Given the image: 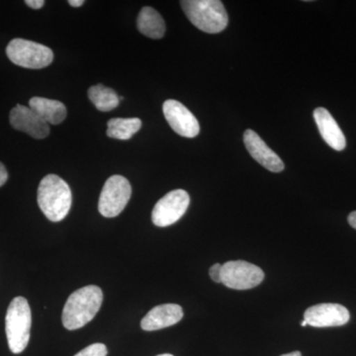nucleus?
Returning <instances> with one entry per match:
<instances>
[{"label": "nucleus", "instance_id": "obj_1", "mask_svg": "<svg viewBox=\"0 0 356 356\" xmlns=\"http://www.w3.org/2000/svg\"><path fill=\"white\" fill-rule=\"evenodd\" d=\"M102 302V290L95 285L76 290L67 298L63 310V325L69 331L81 329L95 317Z\"/></svg>", "mask_w": 356, "mask_h": 356}, {"label": "nucleus", "instance_id": "obj_11", "mask_svg": "<svg viewBox=\"0 0 356 356\" xmlns=\"http://www.w3.org/2000/svg\"><path fill=\"white\" fill-rule=\"evenodd\" d=\"M10 125L15 130L26 133L37 140L44 139L50 135V126L34 110L24 105H16L9 115Z\"/></svg>", "mask_w": 356, "mask_h": 356}, {"label": "nucleus", "instance_id": "obj_27", "mask_svg": "<svg viewBox=\"0 0 356 356\" xmlns=\"http://www.w3.org/2000/svg\"><path fill=\"white\" fill-rule=\"evenodd\" d=\"M158 356H173V355H170V353H163V355H159Z\"/></svg>", "mask_w": 356, "mask_h": 356}, {"label": "nucleus", "instance_id": "obj_7", "mask_svg": "<svg viewBox=\"0 0 356 356\" xmlns=\"http://www.w3.org/2000/svg\"><path fill=\"white\" fill-rule=\"evenodd\" d=\"M264 273L259 266L248 261H228L222 266V283L236 290H248L259 286Z\"/></svg>", "mask_w": 356, "mask_h": 356}, {"label": "nucleus", "instance_id": "obj_22", "mask_svg": "<svg viewBox=\"0 0 356 356\" xmlns=\"http://www.w3.org/2000/svg\"><path fill=\"white\" fill-rule=\"evenodd\" d=\"M25 3L33 9H40L44 6V0H26Z\"/></svg>", "mask_w": 356, "mask_h": 356}, {"label": "nucleus", "instance_id": "obj_24", "mask_svg": "<svg viewBox=\"0 0 356 356\" xmlns=\"http://www.w3.org/2000/svg\"><path fill=\"white\" fill-rule=\"evenodd\" d=\"M69 4L72 7H81L84 4L83 0H70Z\"/></svg>", "mask_w": 356, "mask_h": 356}, {"label": "nucleus", "instance_id": "obj_2", "mask_svg": "<svg viewBox=\"0 0 356 356\" xmlns=\"http://www.w3.org/2000/svg\"><path fill=\"white\" fill-rule=\"evenodd\" d=\"M38 205L44 216L51 222H60L72 207V191L69 184L56 175H48L40 182Z\"/></svg>", "mask_w": 356, "mask_h": 356}, {"label": "nucleus", "instance_id": "obj_10", "mask_svg": "<svg viewBox=\"0 0 356 356\" xmlns=\"http://www.w3.org/2000/svg\"><path fill=\"white\" fill-rule=\"evenodd\" d=\"M350 318V312L339 304H318L307 309L304 314L307 324L315 327H341L348 324Z\"/></svg>", "mask_w": 356, "mask_h": 356}, {"label": "nucleus", "instance_id": "obj_5", "mask_svg": "<svg viewBox=\"0 0 356 356\" xmlns=\"http://www.w3.org/2000/svg\"><path fill=\"white\" fill-rule=\"evenodd\" d=\"M6 55L13 64L30 70L44 69L54 60L53 51L49 47L20 38L7 44Z\"/></svg>", "mask_w": 356, "mask_h": 356}, {"label": "nucleus", "instance_id": "obj_18", "mask_svg": "<svg viewBox=\"0 0 356 356\" xmlns=\"http://www.w3.org/2000/svg\"><path fill=\"white\" fill-rule=\"evenodd\" d=\"M107 136L112 139L127 140L139 132L142 121L139 118H113L107 123Z\"/></svg>", "mask_w": 356, "mask_h": 356}, {"label": "nucleus", "instance_id": "obj_19", "mask_svg": "<svg viewBox=\"0 0 356 356\" xmlns=\"http://www.w3.org/2000/svg\"><path fill=\"white\" fill-rule=\"evenodd\" d=\"M107 348L103 343H93L88 346V348H83L74 356H106Z\"/></svg>", "mask_w": 356, "mask_h": 356}, {"label": "nucleus", "instance_id": "obj_12", "mask_svg": "<svg viewBox=\"0 0 356 356\" xmlns=\"http://www.w3.org/2000/svg\"><path fill=\"white\" fill-rule=\"evenodd\" d=\"M243 143L248 153L259 163L271 172H281L285 165L282 159L274 153L264 140L254 131H245L243 134Z\"/></svg>", "mask_w": 356, "mask_h": 356}, {"label": "nucleus", "instance_id": "obj_8", "mask_svg": "<svg viewBox=\"0 0 356 356\" xmlns=\"http://www.w3.org/2000/svg\"><path fill=\"white\" fill-rule=\"evenodd\" d=\"M191 204L189 194L184 189L168 192L154 205L152 220L156 226L168 227L180 219Z\"/></svg>", "mask_w": 356, "mask_h": 356}, {"label": "nucleus", "instance_id": "obj_21", "mask_svg": "<svg viewBox=\"0 0 356 356\" xmlns=\"http://www.w3.org/2000/svg\"><path fill=\"white\" fill-rule=\"evenodd\" d=\"M7 179H8V173L6 168L3 163H0V187L6 184Z\"/></svg>", "mask_w": 356, "mask_h": 356}, {"label": "nucleus", "instance_id": "obj_13", "mask_svg": "<svg viewBox=\"0 0 356 356\" xmlns=\"http://www.w3.org/2000/svg\"><path fill=\"white\" fill-rule=\"evenodd\" d=\"M184 318V310L177 304L154 307L143 318L140 327L144 331L154 332L177 324Z\"/></svg>", "mask_w": 356, "mask_h": 356}, {"label": "nucleus", "instance_id": "obj_25", "mask_svg": "<svg viewBox=\"0 0 356 356\" xmlns=\"http://www.w3.org/2000/svg\"><path fill=\"white\" fill-rule=\"evenodd\" d=\"M281 356H302L300 351H293V353H287V355H283Z\"/></svg>", "mask_w": 356, "mask_h": 356}, {"label": "nucleus", "instance_id": "obj_16", "mask_svg": "<svg viewBox=\"0 0 356 356\" xmlns=\"http://www.w3.org/2000/svg\"><path fill=\"white\" fill-rule=\"evenodd\" d=\"M137 26L139 31L149 38L161 39L165 36V20L153 7L142 8L138 16Z\"/></svg>", "mask_w": 356, "mask_h": 356}, {"label": "nucleus", "instance_id": "obj_15", "mask_svg": "<svg viewBox=\"0 0 356 356\" xmlns=\"http://www.w3.org/2000/svg\"><path fill=\"white\" fill-rule=\"evenodd\" d=\"M29 107L34 110L44 122L50 125H58L67 118V111L65 104L58 100L43 97H32Z\"/></svg>", "mask_w": 356, "mask_h": 356}, {"label": "nucleus", "instance_id": "obj_4", "mask_svg": "<svg viewBox=\"0 0 356 356\" xmlns=\"http://www.w3.org/2000/svg\"><path fill=\"white\" fill-rule=\"evenodd\" d=\"M32 325L29 303L24 297H16L7 309L6 331L11 353L18 355L27 348Z\"/></svg>", "mask_w": 356, "mask_h": 356}, {"label": "nucleus", "instance_id": "obj_20", "mask_svg": "<svg viewBox=\"0 0 356 356\" xmlns=\"http://www.w3.org/2000/svg\"><path fill=\"white\" fill-rule=\"evenodd\" d=\"M211 280L216 283H222V266L221 264H216L211 266L209 270Z\"/></svg>", "mask_w": 356, "mask_h": 356}, {"label": "nucleus", "instance_id": "obj_6", "mask_svg": "<svg viewBox=\"0 0 356 356\" xmlns=\"http://www.w3.org/2000/svg\"><path fill=\"white\" fill-rule=\"evenodd\" d=\"M132 195V187L127 178L113 175L105 182L100 194L98 210L105 218H114L125 209Z\"/></svg>", "mask_w": 356, "mask_h": 356}, {"label": "nucleus", "instance_id": "obj_9", "mask_svg": "<svg viewBox=\"0 0 356 356\" xmlns=\"http://www.w3.org/2000/svg\"><path fill=\"white\" fill-rule=\"evenodd\" d=\"M163 114L170 127L184 138H195L200 133L198 120L182 103L175 99L163 103Z\"/></svg>", "mask_w": 356, "mask_h": 356}, {"label": "nucleus", "instance_id": "obj_23", "mask_svg": "<svg viewBox=\"0 0 356 356\" xmlns=\"http://www.w3.org/2000/svg\"><path fill=\"white\" fill-rule=\"evenodd\" d=\"M348 222L353 229H356V211L355 212L350 213V216H348Z\"/></svg>", "mask_w": 356, "mask_h": 356}, {"label": "nucleus", "instance_id": "obj_17", "mask_svg": "<svg viewBox=\"0 0 356 356\" xmlns=\"http://www.w3.org/2000/svg\"><path fill=\"white\" fill-rule=\"evenodd\" d=\"M88 97L97 110L109 112L118 107L120 100L114 89L107 88L103 84H96L88 89Z\"/></svg>", "mask_w": 356, "mask_h": 356}, {"label": "nucleus", "instance_id": "obj_26", "mask_svg": "<svg viewBox=\"0 0 356 356\" xmlns=\"http://www.w3.org/2000/svg\"><path fill=\"white\" fill-rule=\"evenodd\" d=\"M301 325H302V327H306V325H308V324H307V322L305 320H303L301 322Z\"/></svg>", "mask_w": 356, "mask_h": 356}, {"label": "nucleus", "instance_id": "obj_3", "mask_svg": "<svg viewBox=\"0 0 356 356\" xmlns=\"http://www.w3.org/2000/svg\"><path fill=\"white\" fill-rule=\"evenodd\" d=\"M180 6L192 24L201 31L217 34L228 26V13L219 0H184Z\"/></svg>", "mask_w": 356, "mask_h": 356}, {"label": "nucleus", "instance_id": "obj_14", "mask_svg": "<svg viewBox=\"0 0 356 356\" xmlns=\"http://www.w3.org/2000/svg\"><path fill=\"white\" fill-rule=\"evenodd\" d=\"M314 118L325 142L336 151H343L346 146V137L332 114L327 109L318 107L314 111Z\"/></svg>", "mask_w": 356, "mask_h": 356}]
</instances>
